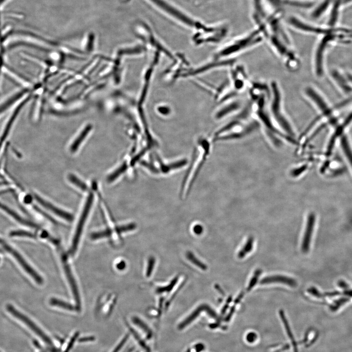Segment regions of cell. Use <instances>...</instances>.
Segmentation results:
<instances>
[{"label": "cell", "mask_w": 352, "mask_h": 352, "mask_svg": "<svg viewBox=\"0 0 352 352\" xmlns=\"http://www.w3.org/2000/svg\"><path fill=\"white\" fill-rule=\"evenodd\" d=\"M91 128L92 127L90 125L87 126L80 132L79 135L75 139L73 142L71 143L69 148L70 151L71 153H75L77 151L81 143L88 136L89 132L91 130Z\"/></svg>", "instance_id": "2e32d148"}, {"label": "cell", "mask_w": 352, "mask_h": 352, "mask_svg": "<svg viewBox=\"0 0 352 352\" xmlns=\"http://www.w3.org/2000/svg\"><path fill=\"white\" fill-rule=\"evenodd\" d=\"M215 112V117L217 119H221L228 116L236 114L244 107L242 101L237 98L223 102Z\"/></svg>", "instance_id": "ba28073f"}, {"label": "cell", "mask_w": 352, "mask_h": 352, "mask_svg": "<svg viewBox=\"0 0 352 352\" xmlns=\"http://www.w3.org/2000/svg\"><path fill=\"white\" fill-rule=\"evenodd\" d=\"M230 71L233 89L240 93L249 85L250 81L245 68L242 65L236 64Z\"/></svg>", "instance_id": "52a82bcc"}, {"label": "cell", "mask_w": 352, "mask_h": 352, "mask_svg": "<svg viewBox=\"0 0 352 352\" xmlns=\"http://www.w3.org/2000/svg\"><path fill=\"white\" fill-rule=\"evenodd\" d=\"M6 308L7 311H8L10 314L24 323L42 339L44 340L45 342L49 343V339L43 333L42 330L26 316L22 314L21 312L18 311L11 304H7Z\"/></svg>", "instance_id": "9c48e42d"}, {"label": "cell", "mask_w": 352, "mask_h": 352, "mask_svg": "<svg viewBox=\"0 0 352 352\" xmlns=\"http://www.w3.org/2000/svg\"><path fill=\"white\" fill-rule=\"evenodd\" d=\"M186 163V161L184 160L179 161L176 162H175L173 164L169 165L168 166H163L162 168L163 170V171L164 172H167L171 170L176 169L177 168L182 167V166L184 165Z\"/></svg>", "instance_id": "d4e9b609"}, {"label": "cell", "mask_w": 352, "mask_h": 352, "mask_svg": "<svg viewBox=\"0 0 352 352\" xmlns=\"http://www.w3.org/2000/svg\"><path fill=\"white\" fill-rule=\"evenodd\" d=\"M307 169L308 165L307 164L295 168L290 171V175L293 177H298L306 171Z\"/></svg>", "instance_id": "484cf974"}, {"label": "cell", "mask_w": 352, "mask_h": 352, "mask_svg": "<svg viewBox=\"0 0 352 352\" xmlns=\"http://www.w3.org/2000/svg\"><path fill=\"white\" fill-rule=\"evenodd\" d=\"M228 27L224 23L206 24L201 30L194 32L193 40L195 44L218 43L227 34Z\"/></svg>", "instance_id": "5b68a950"}, {"label": "cell", "mask_w": 352, "mask_h": 352, "mask_svg": "<svg viewBox=\"0 0 352 352\" xmlns=\"http://www.w3.org/2000/svg\"><path fill=\"white\" fill-rule=\"evenodd\" d=\"M187 258L195 265H197L198 267H199L201 269L205 270L207 268L206 266L201 263L199 260H198L195 256L193 255V254L191 252H188L187 253Z\"/></svg>", "instance_id": "cb8c5ba5"}, {"label": "cell", "mask_w": 352, "mask_h": 352, "mask_svg": "<svg viewBox=\"0 0 352 352\" xmlns=\"http://www.w3.org/2000/svg\"><path fill=\"white\" fill-rule=\"evenodd\" d=\"M177 280V278H175L168 286H165V287H158L156 290L157 292L162 293L163 292L170 291L172 289V288L174 287V286L176 284V283Z\"/></svg>", "instance_id": "4316f807"}, {"label": "cell", "mask_w": 352, "mask_h": 352, "mask_svg": "<svg viewBox=\"0 0 352 352\" xmlns=\"http://www.w3.org/2000/svg\"><path fill=\"white\" fill-rule=\"evenodd\" d=\"M93 201V195L90 193L88 194L85 203L73 238L71 247L69 250V254L71 255H73L77 249L82 232L92 205Z\"/></svg>", "instance_id": "8992f818"}, {"label": "cell", "mask_w": 352, "mask_h": 352, "mask_svg": "<svg viewBox=\"0 0 352 352\" xmlns=\"http://www.w3.org/2000/svg\"><path fill=\"white\" fill-rule=\"evenodd\" d=\"M68 180L73 184L82 191H86L88 190L87 184L79 178L73 174H69L68 176Z\"/></svg>", "instance_id": "44dd1931"}, {"label": "cell", "mask_w": 352, "mask_h": 352, "mask_svg": "<svg viewBox=\"0 0 352 352\" xmlns=\"http://www.w3.org/2000/svg\"><path fill=\"white\" fill-rule=\"evenodd\" d=\"M194 232L196 234H200L202 232L203 228L200 225H196L193 228Z\"/></svg>", "instance_id": "f546056e"}, {"label": "cell", "mask_w": 352, "mask_h": 352, "mask_svg": "<svg viewBox=\"0 0 352 352\" xmlns=\"http://www.w3.org/2000/svg\"><path fill=\"white\" fill-rule=\"evenodd\" d=\"M62 261L66 275L71 287L74 299L76 301L77 306L79 308L80 305V299L78 287L69 266L67 263V260L65 255H62Z\"/></svg>", "instance_id": "7c38bea8"}, {"label": "cell", "mask_w": 352, "mask_h": 352, "mask_svg": "<svg viewBox=\"0 0 352 352\" xmlns=\"http://www.w3.org/2000/svg\"><path fill=\"white\" fill-rule=\"evenodd\" d=\"M143 0L170 21L194 32L205 25L170 0Z\"/></svg>", "instance_id": "6da1fadb"}, {"label": "cell", "mask_w": 352, "mask_h": 352, "mask_svg": "<svg viewBox=\"0 0 352 352\" xmlns=\"http://www.w3.org/2000/svg\"><path fill=\"white\" fill-rule=\"evenodd\" d=\"M341 146L346 157L352 169V149L348 137L343 135L341 137Z\"/></svg>", "instance_id": "e0dca14e"}, {"label": "cell", "mask_w": 352, "mask_h": 352, "mask_svg": "<svg viewBox=\"0 0 352 352\" xmlns=\"http://www.w3.org/2000/svg\"><path fill=\"white\" fill-rule=\"evenodd\" d=\"M127 163L124 162L118 168L110 174L107 177V181L109 182H112L117 178L120 175L123 174L127 169Z\"/></svg>", "instance_id": "d6986e66"}, {"label": "cell", "mask_w": 352, "mask_h": 352, "mask_svg": "<svg viewBox=\"0 0 352 352\" xmlns=\"http://www.w3.org/2000/svg\"><path fill=\"white\" fill-rule=\"evenodd\" d=\"M170 109L167 106H161L157 108L158 111L162 114H168L169 113Z\"/></svg>", "instance_id": "f1b7e54d"}, {"label": "cell", "mask_w": 352, "mask_h": 352, "mask_svg": "<svg viewBox=\"0 0 352 352\" xmlns=\"http://www.w3.org/2000/svg\"><path fill=\"white\" fill-rule=\"evenodd\" d=\"M302 93L319 113V116L322 119L325 118L330 123H334L333 108L325 95L317 88L311 85H306L303 88Z\"/></svg>", "instance_id": "277c9868"}, {"label": "cell", "mask_w": 352, "mask_h": 352, "mask_svg": "<svg viewBox=\"0 0 352 352\" xmlns=\"http://www.w3.org/2000/svg\"><path fill=\"white\" fill-rule=\"evenodd\" d=\"M262 272V270L257 269L255 270L253 276L252 277L247 288V291H249L255 286L258 280L259 277Z\"/></svg>", "instance_id": "603a6c76"}, {"label": "cell", "mask_w": 352, "mask_h": 352, "mask_svg": "<svg viewBox=\"0 0 352 352\" xmlns=\"http://www.w3.org/2000/svg\"><path fill=\"white\" fill-rule=\"evenodd\" d=\"M155 264V259L154 257H151L148 260V266L146 271V275L149 277L153 270V268Z\"/></svg>", "instance_id": "83f0119b"}, {"label": "cell", "mask_w": 352, "mask_h": 352, "mask_svg": "<svg viewBox=\"0 0 352 352\" xmlns=\"http://www.w3.org/2000/svg\"><path fill=\"white\" fill-rule=\"evenodd\" d=\"M10 237H24L35 238L36 235L32 232L25 230H18L12 231L9 233Z\"/></svg>", "instance_id": "7402d4cb"}, {"label": "cell", "mask_w": 352, "mask_h": 352, "mask_svg": "<svg viewBox=\"0 0 352 352\" xmlns=\"http://www.w3.org/2000/svg\"><path fill=\"white\" fill-rule=\"evenodd\" d=\"M254 239L252 237H250L247 240L246 243L242 248L240 250L238 254V257L240 258H243L248 253H249L253 248Z\"/></svg>", "instance_id": "ffe728a7"}, {"label": "cell", "mask_w": 352, "mask_h": 352, "mask_svg": "<svg viewBox=\"0 0 352 352\" xmlns=\"http://www.w3.org/2000/svg\"><path fill=\"white\" fill-rule=\"evenodd\" d=\"M260 283L261 284L281 283L286 285L292 287H295L297 285L296 281L294 279L287 276L280 275H271L265 277L260 281Z\"/></svg>", "instance_id": "5bb4252c"}, {"label": "cell", "mask_w": 352, "mask_h": 352, "mask_svg": "<svg viewBox=\"0 0 352 352\" xmlns=\"http://www.w3.org/2000/svg\"><path fill=\"white\" fill-rule=\"evenodd\" d=\"M34 198L40 204L53 214L69 221L73 220V217L71 214L58 208L37 195H34Z\"/></svg>", "instance_id": "8fae6325"}, {"label": "cell", "mask_w": 352, "mask_h": 352, "mask_svg": "<svg viewBox=\"0 0 352 352\" xmlns=\"http://www.w3.org/2000/svg\"><path fill=\"white\" fill-rule=\"evenodd\" d=\"M315 221L314 213L308 214L307 218L306 227L302 244V250L306 253L308 251Z\"/></svg>", "instance_id": "4fadbf2b"}, {"label": "cell", "mask_w": 352, "mask_h": 352, "mask_svg": "<svg viewBox=\"0 0 352 352\" xmlns=\"http://www.w3.org/2000/svg\"><path fill=\"white\" fill-rule=\"evenodd\" d=\"M330 75L333 83L342 92L346 95L352 93V85L346 74H343L340 70L334 69L331 71Z\"/></svg>", "instance_id": "30bf717a"}, {"label": "cell", "mask_w": 352, "mask_h": 352, "mask_svg": "<svg viewBox=\"0 0 352 352\" xmlns=\"http://www.w3.org/2000/svg\"><path fill=\"white\" fill-rule=\"evenodd\" d=\"M3 252V251L2 250V249L0 248V253H2Z\"/></svg>", "instance_id": "d6a6232c"}, {"label": "cell", "mask_w": 352, "mask_h": 352, "mask_svg": "<svg viewBox=\"0 0 352 352\" xmlns=\"http://www.w3.org/2000/svg\"><path fill=\"white\" fill-rule=\"evenodd\" d=\"M264 38L261 30L256 28L227 43L215 53L214 59H231L236 55L261 44Z\"/></svg>", "instance_id": "3957f363"}, {"label": "cell", "mask_w": 352, "mask_h": 352, "mask_svg": "<svg viewBox=\"0 0 352 352\" xmlns=\"http://www.w3.org/2000/svg\"><path fill=\"white\" fill-rule=\"evenodd\" d=\"M118 268L119 269H123L125 267V264L124 262L120 263V264L118 265Z\"/></svg>", "instance_id": "1f68e13d"}, {"label": "cell", "mask_w": 352, "mask_h": 352, "mask_svg": "<svg viewBox=\"0 0 352 352\" xmlns=\"http://www.w3.org/2000/svg\"><path fill=\"white\" fill-rule=\"evenodd\" d=\"M205 310L208 311L209 315L213 317L216 318L217 315L213 310L212 309L208 306L206 305H201L198 307L195 311H194L188 317L186 318L182 322H181L178 327L179 329H182L185 327L191 322H192L197 316L200 314L202 310Z\"/></svg>", "instance_id": "9a60e30c"}, {"label": "cell", "mask_w": 352, "mask_h": 352, "mask_svg": "<svg viewBox=\"0 0 352 352\" xmlns=\"http://www.w3.org/2000/svg\"><path fill=\"white\" fill-rule=\"evenodd\" d=\"M270 95L268 102V110L275 125L287 137L295 143V132L285 110L283 94L278 82L275 80L269 83Z\"/></svg>", "instance_id": "7a4b0ae2"}, {"label": "cell", "mask_w": 352, "mask_h": 352, "mask_svg": "<svg viewBox=\"0 0 352 352\" xmlns=\"http://www.w3.org/2000/svg\"><path fill=\"white\" fill-rule=\"evenodd\" d=\"M49 303L52 306L58 307L71 311H74L79 309L77 306H73L71 304L56 298H51L50 300Z\"/></svg>", "instance_id": "ac0fdd59"}, {"label": "cell", "mask_w": 352, "mask_h": 352, "mask_svg": "<svg viewBox=\"0 0 352 352\" xmlns=\"http://www.w3.org/2000/svg\"><path fill=\"white\" fill-rule=\"evenodd\" d=\"M244 295L243 292H241L239 296L236 298L235 300V303L236 304L239 303V302L241 301V299L242 298Z\"/></svg>", "instance_id": "4dcf8cb0"}]
</instances>
